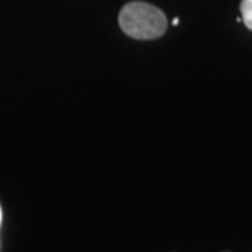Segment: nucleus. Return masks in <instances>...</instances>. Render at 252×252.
Segmentation results:
<instances>
[{
	"mask_svg": "<svg viewBox=\"0 0 252 252\" xmlns=\"http://www.w3.org/2000/svg\"><path fill=\"white\" fill-rule=\"evenodd\" d=\"M0 224H2V208H0Z\"/></svg>",
	"mask_w": 252,
	"mask_h": 252,
	"instance_id": "20e7f679",
	"label": "nucleus"
},
{
	"mask_svg": "<svg viewBox=\"0 0 252 252\" xmlns=\"http://www.w3.org/2000/svg\"><path fill=\"white\" fill-rule=\"evenodd\" d=\"M120 27L134 39H158L167 30V18L162 10L146 2H129L120 12Z\"/></svg>",
	"mask_w": 252,
	"mask_h": 252,
	"instance_id": "f257e3e1",
	"label": "nucleus"
},
{
	"mask_svg": "<svg viewBox=\"0 0 252 252\" xmlns=\"http://www.w3.org/2000/svg\"><path fill=\"white\" fill-rule=\"evenodd\" d=\"M172 25H174V27H177V25H179V18H177V17H175V18L172 20Z\"/></svg>",
	"mask_w": 252,
	"mask_h": 252,
	"instance_id": "7ed1b4c3",
	"label": "nucleus"
},
{
	"mask_svg": "<svg viewBox=\"0 0 252 252\" xmlns=\"http://www.w3.org/2000/svg\"><path fill=\"white\" fill-rule=\"evenodd\" d=\"M241 15H243V23L252 32V0H243L239 5Z\"/></svg>",
	"mask_w": 252,
	"mask_h": 252,
	"instance_id": "f03ea898",
	"label": "nucleus"
}]
</instances>
